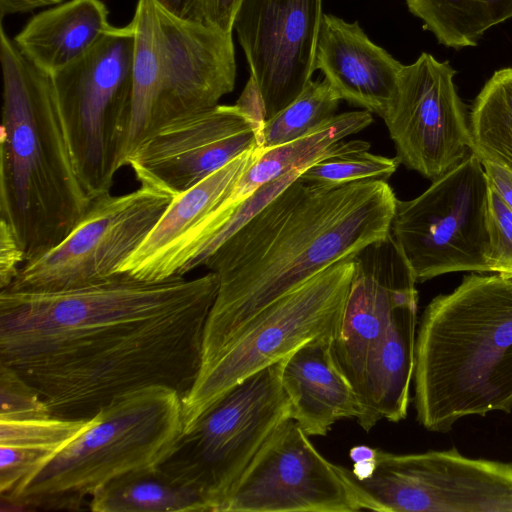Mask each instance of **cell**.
Listing matches in <instances>:
<instances>
[{"mask_svg": "<svg viewBox=\"0 0 512 512\" xmlns=\"http://www.w3.org/2000/svg\"><path fill=\"white\" fill-rule=\"evenodd\" d=\"M455 75L449 61L421 53L402 66L383 118L400 163L432 181L473 152L469 115Z\"/></svg>", "mask_w": 512, "mask_h": 512, "instance_id": "cell-13", "label": "cell"}, {"mask_svg": "<svg viewBox=\"0 0 512 512\" xmlns=\"http://www.w3.org/2000/svg\"><path fill=\"white\" fill-rule=\"evenodd\" d=\"M340 101L325 79H311L294 101L265 121L260 146L274 147L300 137L335 115Z\"/></svg>", "mask_w": 512, "mask_h": 512, "instance_id": "cell-28", "label": "cell"}, {"mask_svg": "<svg viewBox=\"0 0 512 512\" xmlns=\"http://www.w3.org/2000/svg\"><path fill=\"white\" fill-rule=\"evenodd\" d=\"M390 233L417 283L490 272V186L480 158L472 152L418 197L397 200Z\"/></svg>", "mask_w": 512, "mask_h": 512, "instance_id": "cell-10", "label": "cell"}, {"mask_svg": "<svg viewBox=\"0 0 512 512\" xmlns=\"http://www.w3.org/2000/svg\"><path fill=\"white\" fill-rule=\"evenodd\" d=\"M0 403V420L51 416L38 392L14 370L3 364H0Z\"/></svg>", "mask_w": 512, "mask_h": 512, "instance_id": "cell-30", "label": "cell"}, {"mask_svg": "<svg viewBox=\"0 0 512 512\" xmlns=\"http://www.w3.org/2000/svg\"><path fill=\"white\" fill-rule=\"evenodd\" d=\"M417 303L399 309L366 364L357 389L362 407L357 423L367 432L382 419L399 422L407 416L415 367Z\"/></svg>", "mask_w": 512, "mask_h": 512, "instance_id": "cell-21", "label": "cell"}, {"mask_svg": "<svg viewBox=\"0 0 512 512\" xmlns=\"http://www.w3.org/2000/svg\"><path fill=\"white\" fill-rule=\"evenodd\" d=\"M363 140L339 141L300 177L325 186H337L368 179H389L397 170L398 157H385L369 152Z\"/></svg>", "mask_w": 512, "mask_h": 512, "instance_id": "cell-27", "label": "cell"}, {"mask_svg": "<svg viewBox=\"0 0 512 512\" xmlns=\"http://www.w3.org/2000/svg\"><path fill=\"white\" fill-rule=\"evenodd\" d=\"M472 151L512 173V66L485 82L469 114Z\"/></svg>", "mask_w": 512, "mask_h": 512, "instance_id": "cell-26", "label": "cell"}, {"mask_svg": "<svg viewBox=\"0 0 512 512\" xmlns=\"http://www.w3.org/2000/svg\"><path fill=\"white\" fill-rule=\"evenodd\" d=\"M376 454L377 448H372L367 445H356L349 451V457L353 464L372 460L376 457Z\"/></svg>", "mask_w": 512, "mask_h": 512, "instance_id": "cell-36", "label": "cell"}, {"mask_svg": "<svg viewBox=\"0 0 512 512\" xmlns=\"http://www.w3.org/2000/svg\"><path fill=\"white\" fill-rule=\"evenodd\" d=\"M63 0H0L1 18L6 15L29 12L36 8L54 6Z\"/></svg>", "mask_w": 512, "mask_h": 512, "instance_id": "cell-35", "label": "cell"}, {"mask_svg": "<svg viewBox=\"0 0 512 512\" xmlns=\"http://www.w3.org/2000/svg\"><path fill=\"white\" fill-rule=\"evenodd\" d=\"M184 433L180 394L151 386L117 398L95 422L14 494L24 508L78 510L110 482L157 469Z\"/></svg>", "mask_w": 512, "mask_h": 512, "instance_id": "cell-5", "label": "cell"}, {"mask_svg": "<svg viewBox=\"0 0 512 512\" xmlns=\"http://www.w3.org/2000/svg\"><path fill=\"white\" fill-rule=\"evenodd\" d=\"M333 336L312 339L290 353L282 369V385L292 419L309 436H325L339 420L362 415L357 392L340 368Z\"/></svg>", "mask_w": 512, "mask_h": 512, "instance_id": "cell-20", "label": "cell"}, {"mask_svg": "<svg viewBox=\"0 0 512 512\" xmlns=\"http://www.w3.org/2000/svg\"><path fill=\"white\" fill-rule=\"evenodd\" d=\"M397 200L385 180L325 186L300 176L274 196L203 264L219 286L200 369L276 299L387 237Z\"/></svg>", "mask_w": 512, "mask_h": 512, "instance_id": "cell-2", "label": "cell"}, {"mask_svg": "<svg viewBox=\"0 0 512 512\" xmlns=\"http://www.w3.org/2000/svg\"><path fill=\"white\" fill-rule=\"evenodd\" d=\"M403 64L375 44L357 21L322 16L314 70H320L341 100L385 117Z\"/></svg>", "mask_w": 512, "mask_h": 512, "instance_id": "cell-19", "label": "cell"}, {"mask_svg": "<svg viewBox=\"0 0 512 512\" xmlns=\"http://www.w3.org/2000/svg\"><path fill=\"white\" fill-rule=\"evenodd\" d=\"M337 469L360 510L512 512V463L468 458L457 449L394 454L377 448L369 477Z\"/></svg>", "mask_w": 512, "mask_h": 512, "instance_id": "cell-11", "label": "cell"}, {"mask_svg": "<svg viewBox=\"0 0 512 512\" xmlns=\"http://www.w3.org/2000/svg\"><path fill=\"white\" fill-rule=\"evenodd\" d=\"M263 125L236 103L173 120L146 138L127 165L141 186L176 197L260 146Z\"/></svg>", "mask_w": 512, "mask_h": 512, "instance_id": "cell-15", "label": "cell"}, {"mask_svg": "<svg viewBox=\"0 0 512 512\" xmlns=\"http://www.w3.org/2000/svg\"><path fill=\"white\" fill-rule=\"evenodd\" d=\"M0 220L32 261L60 244L93 200L77 175L52 78L0 28Z\"/></svg>", "mask_w": 512, "mask_h": 512, "instance_id": "cell-4", "label": "cell"}, {"mask_svg": "<svg viewBox=\"0 0 512 512\" xmlns=\"http://www.w3.org/2000/svg\"><path fill=\"white\" fill-rule=\"evenodd\" d=\"M179 16L233 32L234 20L242 0H160Z\"/></svg>", "mask_w": 512, "mask_h": 512, "instance_id": "cell-32", "label": "cell"}, {"mask_svg": "<svg viewBox=\"0 0 512 512\" xmlns=\"http://www.w3.org/2000/svg\"><path fill=\"white\" fill-rule=\"evenodd\" d=\"M102 0H69L33 16L15 36L22 54L51 75L88 52L113 25Z\"/></svg>", "mask_w": 512, "mask_h": 512, "instance_id": "cell-22", "label": "cell"}, {"mask_svg": "<svg viewBox=\"0 0 512 512\" xmlns=\"http://www.w3.org/2000/svg\"><path fill=\"white\" fill-rule=\"evenodd\" d=\"M322 0H242L233 30L245 53L266 120L311 80Z\"/></svg>", "mask_w": 512, "mask_h": 512, "instance_id": "cell-16", "label": "cell"}, {"mask_svg": "<svg viewBox=\"0 0 512 512\" xmlns=\"http://www.w3.org/2000/svg\"><path fill=\"white\" fill-rule=\"evenodd\" d=\"M490 188L495 191L512 210V173L505 168L481 160Z\"/></svg>", "mask_w": 512, "mask_h": 512, "instance_id": "cell-34", "label": "cell"}, {"mask_svg": "<svg viewBox=\"0 0 512 512\" xmlns=\"http://www.w3.org/2000/svg\"><path fill=\"white\" fill-rule=\"evenodd\" d=\"M335 336L336 360L356 392L366 364L400 308L418 301L414 273L391 233L360 250Z\"/></svg>", "mask_w": 512, "mask_h": 512, "instance_id": "cell-17", "label": "cell"}, {"mask_svg": "<svg viewBox=\"0 0 512 512\" xmlns=\"http://www.w3.org/2000/svg\"><path fill=\"white\" fill-rule=\"evenodd\" d=\"M130 23L135 44L125 165L169 122L217 106L236 80L232 33L183 18L160 0H138Z\"/></svg>", "mask_w": 512, "mask_h": 512, "instance_id": "cell-6", "label": "cell"}, {"mask_svg": "<svg viewBox=\"0 0 512 512\" xmlns=\"http://www.w3.org/2000/svg\"><path fill=\"white\" fill-rule=\"evenodd\" d=\"M337 469L293 420L263 443L218 512H355Z\"/></svg>", "mask_w": 512, "mask_h": 512, "instance_id": "cell-14", "label": "cell"}, {"mask_svg": "<svg viewBox=\"0 0 512 512\" xmlns=\"http://www.w3.org/2000/svg\"><path fill=\"white\" fill-rule=\"evenodd\" d=\"M286 357L226 393L181 436L159 467L173 483L197 493L211 512L219 511L267 438L292 419L282 385Z\"/></svg>", "mask_w": 512, "mask_h": 512, "instance_id": "cell-9", "label": "cell"}, {"mask_svg": "<svg viewBox=\"0 0 512 512\" xmlns=\"http://www.w3.org/2000/svg\"><path fill=\"white\" fill-rule=\"evenodd\" d=\"M354 271L353 258L315 274L261 310L181 398L184 433L236 385L306 342L335 336ZM183 433V434H184Z\"/></svg>", "mask_w": 512, "mask_h": 512, "instance_id": "cell-8", "label": "cell"}, {"mask_svg": "<svg viewBox=\"0 0 512 512\" xmlns=\"http://www.w3.org/2000/svg\"><path fill=\"white\" fill-rule=\"evenodd\" d=\"M414 405L427 430L512 411V275L471 273L425 308L416 333Z\"/></svg>", "mask_w": 512, "mask_h": 512, "instance_id": "cell-3", "label": "cell"}, {"mask_svg": "<svg viewBox=\"0 0 512 512\" xmlns=\"http://www.w3.org/2000/svg\"><path fill=\"white\" fill-rule=\"evenodd\" d=\"M219 280L214 272L147 281L126 274L59 292H0V364L51 416L89 419L151 386L190 390Z\"/></svg>", "mask_w": 512, "mask_h": 512, "instance_id": "cell-1", "label": "cell"}, {"mask_svg": "<svg viewBox=\"0 0 512 512\" xmlns=\"http://www.w3.org/2000/svg\"><path fill=\"white\" fill-rule=\"evenodd\" d=\"M89 509L94 512L210 511L197 493L173 483L159 468L115 479L90 498Z\"/></svg>", "mask_w": 512, "mask_h": 512, "instance_id": "cell-25", "label": "cell"}, {"mask_svg": "<svg viewBox=\"0 0 512 512\" xmlns=\"http://www.w3.org/2000/svg\"><path fill=\"white\" fill-rule=\"evenodd\" d=\"M25 263L24 251L11 227L0 220V290L8 288Z\"/></svg>", "mask_w": 512, "mask_h": 512, "instance_id": "cell-33", "label": "cell"}, {"mask_svg": "<svg viewBox=\"0 0 512 512\" xmlns=\"http://www.w3.org/2000/svg\"><path fill=\"white\" fill-rule=\"evenodd\" d=\"M264 147L256 146L176 196L118 274L157 281L184 276L226 219L220 210L243 173Z\"/></svg>", "mask_w": 512, "mask_h": 512, "instance_id": "cell-18", "label": "cell"}, {"mask_svg": "<svg viewBox=\"0 0 512 512\" xmlns=\"http://www.w3.org/2000/svg\"><path fill=\"white\" fill-rule=\"evenodd\" d=\"M173 197L140 186L124 195H104L57 246L24 263L4 290L59 292L104 282L138 249Z\"/></svg>", "mask_w": 512, "mask_h": 512, "instance_id": "cell-12", "label": "cell"}, {"mask_svg": "<svg viewBox=\"0 0 512 512\" xmlns=\"http://www.w3.org/2000/svg\"><path fill=\"white\" fill-rule=\"evenodd\" d=\"M437 41L449 48L477 46L490 28L512 18V0H405Z\"/></svg>", "mask_w": 512, "mask_h": 512, "instance_id": "cell-24", "label": "cell"}, {"mask_svg": "<svg viewBox=\"0 0 512 512\" xmlns=\"http://www.w3.org/2000/svg\"><path fill=\"white\" fill-rule=\"evenodd\" d=\"M55 416L22 420H0V445L57 455L96 420Z\"/></svg>", "mask_w": 512, "mask_h": 512, "instance_id": "cell-29", "label": "cell"}, {"mask_svg": "<svg viewBox=\"0 0 512 512\" xmlns=\"http://www.w3.org/2000/svg\"><path fill=\"white\" fill-rule=\"evenodd\" d=\"M489 268L512 275V210L491 188Z\"/></svg>", "mask_w": 512, "mask_h": 512, "instance_id": "cell-31", "label": "cell"}, {"mask_svg": "<svg viewBox=\"0 0 512 512\" xmlns=\"http://www.w3.org/2000/svg\"><path fill=\"white\" fill-rule=\"evenodd\" d=\"M135 36L113 26L84 55L51 74L73 162L88 196L110 194L125 165Z\"/></svg>", "mask_w": 512, "mask_h": 512, "instance_id": "cell-7", "label": "cell"}, {"mask_svg": "<svg viewBox=\"0 0 512 512\" xmlns=\"http://www.w3.org/2000/svg\"><path fill=\"white\" fill-rule=\"evenodd\" d=\"M373 122L372 113L357 110L333 115L317 127L287 143L263 149L257 160L239 178L223 206L235 208L260 187L286 172L307 168L331 147Z\"/></svg>", "mask_w": 512, "mask_h": 512, "instance_id": "cell-23", "label": "cell"}]
</instances>
